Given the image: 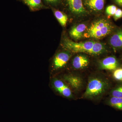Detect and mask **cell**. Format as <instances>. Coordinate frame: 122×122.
<instances>
[{"instance_id":"cell-1","label":"cell","mask_w":122,"mask_h":122,"mask_svg":"<svg viewBox=\"0 0 122 122\" xmlns=\"http://www.w3.org/2000/svg\"><path fill=\"white\" fill-rule=\"evenodd\" d=\"M109 81L100 76L90 78L82 97L95 99L100 97L106 92L110 87Z\"/></svg>"},{"instance_id":"cell-2","label":"cell","mask_w":122,"mask_h":122,"mask_svg":"<svg viewBox=\"0 0 122 122\" xmlns=\"http://www.w3.org/2000/svg\"><path fill=\"white\" fill-rule=\"evenodd\" d=\"M111 24L105 19H100L93 22L85 34L86 38L100 39L106 36L112 31Z\"/></svg>"},{"instance_id":"cell-3","label":"cell","mask_w":122,"mask_h":122,"mask_svg":"<svg viewBox=\"0 0 122 122\" xmlns=\"http://www.w3.org/2000/svg\"><path fill=\"white\" fill-rule=\"evenodd\" d=\"M95 42L90 41L77 42L66 38L63 41L62 46L67 51L72 52L89 54Z\"/></svg>"},{"instance_id":"cell-4","label":"cell","mask_w":122,"mask_h":122,"mask_svg":"<svg viewBox=\"0 0 122 122\" xmlns=\"http://www.w3.org/2000/svg\"><path fill=\"white\" fill-rule=\"evenodd\" d=\"M51 85L55 91L63 97L70 98L73 96L70 87L65 81L54 78L51 81Z\"/></svg>"},{"instance_id":"cell-5","label":"cell","mask_w":122,"mask_h":122,"mask_svg":"<svg viewBox=\"0 0 122 122\" xmlns=\"http://www.w3.org/2000/svg\"><path fill=\"white\" fill-rule=\"evenodd\" d=\"M67 51L58 53L55 56L53 61V69L57 71L65 67L69 61L70 54Z\"/></svg>"},{"instance_id":"cell-6","label":"cell","mask_w":122,"mask_h":122,"mask_svg":"<svg viewBox=\"0 0 122 122\" xmlns=\"http://www.w3.org/2000/svg\"><path fill=\"white\" fill-rule=\"evenodd\" d=\"M63 79L70 87L75 91L81 89L83 85L82 79L78 76L67 75L63 76Z\"/></svg>"},{"instance_id":"cell-7","label":"cell","mask_w":122,"mask_h":122,"mask_svg":"<svg viewBox=\"0 0 122 122\" xmlns=\"http://www.w3.org/2000/svg\"><path fill=\"white\" fill-rule=\"evenodd\" d=\"M66 2L70 10L73 13L81 14L86 12L82 0H66Z\"/></svg>"},{"instance_id":"cell-8","label":"cell","mask_w":122,"mask_h":122,"mask_svg":"<svg viewBox=\"0 0 122 122\" xmlns=\"http://www.w3.org/2000/svg\"><path fill=\"white\" fill-rule=\"evenodd\" d=\"M100 66V68L103 69L115 70L118 66V62L115 57L109 56L103 59Z\"/></svg>"},{"instance_id":"cell-9","label":"cell","mask_w":122,"mask_h":122,"mask_svg":"<svg viewBox=\"0 0 122 122\" xmlns=\"http://www.w3.org/2000/svg\"><path fill=\"white\" fill-rule=\"evenodd\" d=\"M89 61L86 56L79 55L75 57L72 61V65L76 69H81L89 65Z\"/></svg>"},{"instance_id":"cell-10","label":"cell","mask_w":122,"mask_h":122,"mask_svg":"<svg viewBox=\"0 0 122 122\" xmlns=\"http://www.w3.org/2000/svg\"><path fill=\"white\" fill-rule=\"evenodd\" d=\"M86 28V25L84 24H80L74 26L70 30V35L72 38L76 40L81 39Z\"/></svg>"},{"instance_id":"cell-11","label":"cell","mask_w":122,"mask_h":122,"mask_svg":"<svg viewBox=\"0 0 122 122\" xmlns=\"http://www.w3.org/2000/svg\"><path fill=\"white\" fill-rule=\"evenodd\" d=\"M110 44L115 48H122V29H120L112 36L110 40Z\"/></svg>"},{"instance_id":"cell-12","label":"cell","mask_w":122,"mask_h":122,"mask_svg":"<svg viewBox=\"0 0 122 122\" xmlns=\"http://www.w3.org/2000/svg\"><path fill=\"white\" fill-rule=\"evenodd\" d=\"M86 3L93 10L100 11L104 7L105 0H87Z\"/></svg>"},{"instance_id":"cell-13","label":"cell","mask_w":122,"mask_h":122,"mask_svg":"<svg viewBox=\"0 0 122 122\" xmlns=\"http://www.w3.org/2000/svg\"><path fill=\"white\" fill-rule=\"evenodd\" d=\"M54 14L55 17L62 26H65L67 23L68 18L67 15L62 12L53 9Z\"/></svg>"},{"instance_id":"cell-14","label":"cell","mask_w":122,"mask_h":122,"mask_svg":"<svg viewBox=\"0 0 122 122\" xmlns=\"http://www.w3.org/2000/svg\"><path fill=\"white\" fill-rule=\"evenodd\" d=\"M24 1L33 10H37L43 7L41 0H24Z\"/></svg>"},{"instance_id":"cell-15","label":"cell","mask_w":122,"mask_h":122,"mask_svg":"<svg viewBox=\"0 0 122 122\" xmlns=\"http://www.w3.org/2000/svg\"><path fill=\"white\" fill-rule=\"evenodd\" d=\"M105 46L100 42H95L89 54L97 55L102 53L105 51Z\"/></svg>"},{"instance_id":"cell-16","label":"cell","mask_w":122,"mask_h":122,"mask_svg":"<svg viewBox=\"0 0 122 122\" xmlns=\"http://www.w3.org/2000/svg\"><path fill=\"white\" fill-rule=\"evenodd\" d=\"M108 103L114 108L122 110V98L111 96L108 101Z\"/></svg>"},{"instance_id":"cell-17","label":"cell","mask_w":122,"mask_h":122,"mask_svg":"<svg viewBox=\"0 0 122 122\" xmlns=\"http://www.w3.org/2000/svg\"><path fill=\"white\" fill-rule=\"evenodd\" d=\"M112 97L122 98V84L118 85L111 91L110 92Z\"/></svg>"},{"instance_id":"cell-18","label":"cell","mask_w":122,"mask_h":122,"mask_svg":"<svg viewBox=\"0 0 122 122\" xmlns=\"http://www.w3.org/2000/svg\"><path fill=\"white\" fill-rule=\"evenodd\" d=\"M113 77L116 81H122V68L115 70L113 73Z\"/></svg>"},{"instance_id":"cell-19","label":"cell","mask_w":122,"mask_h":122,"mask_svg":"<svg viewBox=\"0 0 122 122\" xmlns=\"http://www.w3.org/2000/svg\"><path fill=\"white\" fill-rule=\"evenodd\" d=\"M117 9L116 6L113 5H109L107 8L106 13L109 16H114Z\"/></svg>"},{"instance_id":"cell-20","label":"cell","mask_w":122,"mask_h":122,"mask_svg":"<svg viewBox=\"0 0 122 122\" xmlns=\"http://www.w3.org/2000/svg\"><path fill=\"white\" fill-rule=\"evenodd\" d=\"M122 17V10L120 9H117L114 15V20H117Z\"/></svg>"},{"instance_id":"cell-21","label":"cell","mask_w":122,"mask_h":122,"mask_svg":"<svg viewBox=\"0 0 122 122\" xmlns=\"http://www.w3.org/2000/svg\"><path fill=\"white\" fill-rule=\"evenodd\" d=\"M59 0H44L48 4H53L58 2Z\"/></svg>"},{"instance_id":"cell-22","label":"cell","mask_w":122,"mask_h":122,"mask_svg":"<svg viewBox=\"0 0 122 122\" xmlns=\"http://www.w3.org/2000/svg\"><path fill=\"white\" fill-rule=\"evenodd\" d=\"M117 4H118L119 5H121V6H122V0H121L120 1L118 2Z\"/></svg>"},{"instance_id":"cell-23","label":"cell","mask_w":122,"mask_h":122,"mask_svg":"<svg viewBox=\"0 0 122 122\" xmlns=\"http://www.w3.org/2000/svg\"><path fill=\"white\" fill-rule=\"evenodd\" d=\"M121 0H115L116 2V3H117L118 2L120 1Z\"/></svg>"}]
</instances>
